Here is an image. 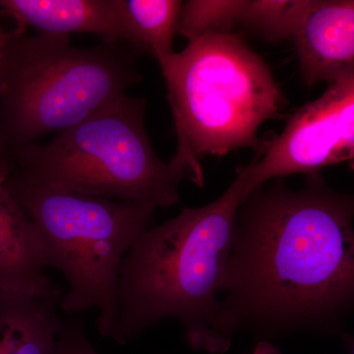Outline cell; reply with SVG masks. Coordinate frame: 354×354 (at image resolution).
Here are the masks:
<instances>
[{
	"mask_svg": "<svg viewBox=\"0 0 354 354\" xmlns=\"http://www.w3.org/2000/svg\"><path fill=\"white\" fill-rule=\"evenodd\" d=\"M313 0H247L241 24L270 43L297 36Z\"/></svg>",
	"mask_w": 354,
	"mask_h": 354,
	"instance_id": "obj_13",
	"label": "cell"
},
{
	"mask_svg": "<svg viewBox=\"0 0 354 354\" xmlns=\"http://www.w3.org/2000/svg\"><path fill=\"white\" fill-rule=\"evenodd\" d=\"M1 36V35H0ZM7 176V171L6 165H3V162H1V160H0V179H1L2 181L6 180Z\"/></svg>",
	"mask_w": 354,
	"mask_h": 354,
	"instance_id": "obj_17",
	"label": "cell"
},
{
	"mask_svg": "<svg viewBox=\"0 0 354 354\" xmlns=\"http://www.w3.org/2000/svg\"><path fill=\"white\" fill-rule=\"evenodd\" d=\"M124 41L72 46L67 35L0 36V160L64 132L127 95L141 81ZM4 165V164H3Z\"/></svg>",
	"mask_w": 354,
	"mask_h": 354,
	"instance_id": "obj_3",
	"label": "cell"
},
{
	"mask_svg": "<svg viewBox=\"0 0 354 354\" xmlns=\"http://www.w3.org/2000/svg\"><path fill=\"white\" fill-rule=\"evenodd\" d=\"M261 153L249 164L246 199L272 179L312 176L344 162L354 171V76L298 109Z\"/></svg>",
	"mask_w": 354,
	"mask_h": 354,
	"instance_id": "obj_7",
	"label": "cell"
},
{
	"mask_svg": "<svg viewBox=\"0 0 354 354\" xmlns=\"http://www.w3.org/2000/svg\"><path fill=\"white\" fill-rule=\"evenodd\" d=\"M346 342L349 354H354V337H348Z\"/></svg>",
	"mask_w": 354,
	"mask_h": 354,
	"instance_id": "obj_18",
	"label": "cell"
},
{
	"mask_svg": "<svg viewBox=\"0 0 354 354\" xmlns=\"http://www.w3.org/2000/svg\"><path fill=\"white\" fill-rule=\"evenodd\" d=\"M62 297L57 286L41 297L0 295V354H55Z\"/></svg>",
	"mask_w": 354,
	"mask_h": 354,
	"instance_id": "obj_11",
	"label": "cell"
},
{
	"mask_svg": "<svg viewBox=\"0 0 354 354\" xmlns=\"http://www.w3.org/2000/svg\"><path fill=\"white\" fill-rule=\"evenodd\" d=\"M146 109L145 100L125 95L46 143L7 158V174L88 196L155 208L176 205L188 174L174 158L165 162L153 151Z\"/></svg>",
	"mask_w": 354,
	"mask_h": 354,
	"instance_id": "obj_5",
	"label": "cell"
},
{
	"mask_svg": "<svg viewBox=\"0 0 354 354\" xmlns=\"http://www.w3.org/2000/svg\"><path fill=\"white\" fill-rule=\"evenodd\" d=\"M0 12L16 27L43 34L88 32L130 44L122 0H0Z\"/></svg>",
	"mask_w": 354,
	"mask_h": 354,
	"instance_id": "obj_10",
	"label": "cell"
},
{
	"mask_svg": "<svg viewBox=\"0 0 354 354\" xmlns=\"http://www.w3.org/2000/svg\"><path fill=\"white\" fill-rule=\"evenodd\" d=\"M249 172L247 165L215 201L184 207L139 237L121 264L111 339L127 344L165 319H174L183 324L193 351L227 353L232 339L223 327L218 297L227 281Z\"/></svg>",
	"mask_w": 354,
	"mask_h": 354,
	"instance_id": "obj_2",
	"label": "cell"
},
{
	"mask_svg": "<svg viewBox=\"0 0 354 354\" xmlns=\"http://www.w3.org/2000/svg\"><path fill=\"white\" fill-rule=\"evenodd\" d=\"M55 354H97L88 339L82 319L69 318L65 321Z\"/></svg>",
	"mask_w": 354,
	"mask_h": 354,
	"instance_id": "obj_15",
	"label": "cell"
},
{
	"mask_svg": "<svg viewBox=\"0 0 354 354\" xmlns=\"http://www.w3.org/2000/svg\"><path fill=\"white\" fill-rule=\"evenodd\" d=\"M183 1L179 0H122L130 44L136 55L156 59L174 53Z\"/></svg>",
	"mask_w": 354,
	"mask_h": 354,
	"instance_id": "obj_12",
	"label": "cell"
},
{
	"mask_svg": "<svg viewBox=\"0 0 354 354\" xmlns=\"http://www.w3.org/2000/svg\"><path fill=\"white\" fill-rule=\"evenodd\" d=\"M250 354H281V351L268 339H261Z\"/></svg>",
	"mask_w": 354,
	"mask_h": 354,
	"instance_id": "obj_16",
	"label": "cell"
},
{
	"mask_svg": "<svg viewBox=\"0 0 354 354\" xmlns=\"http://www.w3.org/2000/svg\"><path fill=\"white\" fill-rule=\"evenodd\" d=\"M0 15H2L1 12H0ZM4 32L3 30L0 29V35H1L2 32Z\"/></svg>",
	"mask_w": 354,
	"mask_h": 354,
	"instance_id": "obj_19",
	"label": "cell"
},
{
	"mask_svg": "<svg viewBox=\"0 0 354 354\" xmlns=\"http://www.w3.org/2000/svg\"><path fill=\"white\" fill-rule=\"evenodd\" d=\"M171 106L177 151L174 158L199 187L200 158L258 148V131L281 118L283 91L271 70L232 32L200 37L180 53L158 59Z\"/></svg>",
	"mask_w": 354,
	"mask_h": 354,
	"instance_id": "obj_4",
	"label": "cell"
},
{
	"mask_svg": "<svg viewBox=\"0 0 354 354\" xmlns=\"http://www.w3.org/2000/svg\"><path fill=\"white\" fill-rule=\"evenodd\" d=\"M4 184L38 227L48 268L66 279L60 309L67 314L97 309V332L113 337L121 264L157 208L55 189L13 174H7Z\"/></svg>",
	"mask_w": 354,
	"mask_h": 354,
	"instance_id": "obj_6",
	"label": "cell"
},
{
	"mask_svg": "<svg viewBox=\"0 0 354 354\" xmlns=\"http://www.w3.org/2000/svg\"><path fill=\"white\" fill-rule=\"evenodd\" d=\"M41 235L0 179V295L41 297L55 288Z\"/></svg>",
	"mask_w": 354,
	"mask_h": 354,
	"instance_id": "obj_9",
	"label": "cell"
},
{
	"mask_svg": "<svg viewBox=\"0 0 354 354\" xmlns=\"http://www.w3.org/2000/svg\"><path fill=\"white\" fill-rule=\"evenodd\" d=\"M247 0H189L183 4L178 32L192 41L211 34L230 32L241 24Z\"/></svg>",
	"mask_w": 354,
	"mask_h": 354,
	"instance_id": "obj_14",
	"label": "cell"
},
{
	"mask_svg": "<svg viewBox=\"0 0 354 354\" xmlns=\"http://www.w3.org/2000/svg\"><path fill=\"white\" fill-rule=\"evenodd\" d=\"M293 43L308 87L354 76V0H313Z\"/></svg>",
	"mask_w": 354,
	"mask_h": 354,
	"instance_id": "obj_8",
	"label": "cell"
},
{
	"mask_svg": "<svg viewBox=\"0 0 354 354\" xmlns=\"http://www.w3.org/2000/svg\"><path fill=\"white\" fill-rule=\"evenodd\" d=\"M221 295L232 339L337 330L354 309V193L320 174L299 190L278 179L254 191L239 209Z\"/></svg>",
	"mask_w": 354,
	"mask_h": 354,
	"instance_id": "obj_1",
	"label": "cell"
}]
</instances>
